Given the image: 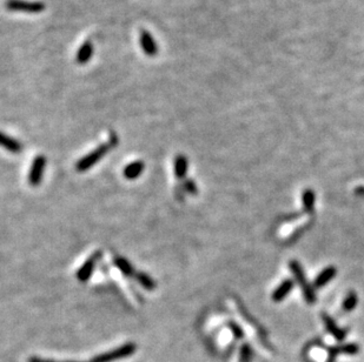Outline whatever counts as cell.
Instances as JSON below:
<instances>
[{
    "label": "cell",
    "mask_w": 364,
    "mask_h": 362,
    "mask_svg": "<svg viewBox=\"0 0 364 362\" xmlns=\"http://www.w3.org/2000/svg\"><path fill=\"white\" fill-rule=\"evenodd\" d=\"M139 40H140L141 49H143V51L146 55H149V57H155V55L157 54L158 46H157V44H156L155 39L154 37H152L151 33L147 32V31L145 30L141 31Z\"/></svg>",
    "instance_id": "ba28073f"
},
{
    "label": "cell",
    "mask_w": 364,
    "mask_h": 362,
    "mask_svg": "<svg viewBox=\"0 0 364 362\" xmlns=\"http://www.w3.org/2000/svg\"><path fill=\"white\" fill-rule=\"evenodd\" d=\"M252 352L249 345H243L241 348V355H240V362H251Z\"/></svg>",
    "instance_id": "ffe728a7"
},
{
    "label": "cell",
    "mask_w": 364,
    "mask_h": 362,
    "mask_svg": "<svg viewBox=\"0 0 364 362\" xmlns=\"http://www.w3.org/2000/svg\"><path fill=\"white\" fill-rule=\"evenodd\" d=\"M336 274H337V269L333 266H328L319 273L318 277L315 279L313 285H315L316 288H322V287L326 286L327 283H329L330 281L336 277Z\"/></svg>",
    "instance_id": "8fae6325"
},
{
    "label": "cell",
    "mask_w": 364,
    "mask_h": 362,
    "mask_svg": "<svg viewBox=\"0 0 364 362\" xmlns=\"http://www.w3.org/2000/svg\"><path fill=\"white\" fill-rule=\"evenodd\" d=\"M45 165H46V158L44 157V155H38V157H35V160H33L31 171H30V175H29V182H30V185L33 186V187L39 186V183H40Z\"/></svg>",
    "instance_id": "8992f818"
},
{
    "label": "cell",
    "mask_w": 364,
    "mask_h": 362,
    "mask_svg": "<svg viewBox=\"0 0 364 362\" xmlns=\"http://www.w3.org/2000/svg\"><path fill=\"white\" fill-rule=\"evenodd\" d=\"M230 327H231L232 332H233V335H236V338H242L243 336V333H242V329L240 327H238L237 325L232 324V322H230Z\"/></svg>",
    "instance_id": "7402d4cb"
},
{
    "label": "cell",
    "mask_w": 364,
    "mask_h": 362,
    "mask_svg": "<svg viewBox=\"0 0 364 362\" xmlns=\"http://www.w3.org/2000/svg\"><path fill=\"white\" fill-rule=\"evenodd\" d=\"M115 264L117 267H118L119 271L123 273L124 275H126V277H131V275L135 274V269H133V266L125 258L116 257L115 258Z\"/></svg>",
    "instance_id": "e0dca14e"
},
{
    "label": "cell",
    "mask_w": 364,
    "mask_h": 362,
    "mask_svg": "<svg viewBox=\"0 0 364 362\" xmlns=\"http://www.w3.org/2000/svg\"><path fill=\"white\" fill-rule=\"evenodd\" d=\"M302 199L304 211L309 214L312 213L313 208H315V193H313L312 189H305L302 196Z\"/></svg>",
    "instance_id": "2e32d148"
},
{
    "label": "cell",
    "mask_w": 364,
    "mask_h": 362,
    "mask_svg": "<svg viewBox=\"0 0 364 362\" xmlns=\"http://www.w3.org/2000/svg\"><path fill=\"white\" fill-rule=\"evenodd\" d=\"M188 159H186L184 155H177L176 159H174V165H173V169H174V175H176L178 179H183L185 177L186 171H188Z\"/></svg>",
    "instance_id": "9a60e30c"
},
{
    "label": "cell",
    "mask_w": 364,
    "mask_h": 362,
    "mask_svg": "<svg viewBox=\"0 0 364 362\" xmlns=\"http://www.w3.org/2000/svg\"><path fill=\"white\" fill-rule=\"evenodd\" d=\"M358 302V296L355 292H349L348 295L344 299L343 305H342V308H343L344 312H351L356 308Z\"/></svg>",
    "instance_id": "ac0fdd59"
},
{
    "label": "cell",
    "mask_w": 364,
    "mask_h": 362,
    "mask_svg": "<svg viewBox=\"0 0 364 362\" xmlns=\"http://www.w3.org/2000/svg\"><path fill=\"white\" fill-rule=\"evenodd\" d=\"M355 194L360 197H364V186H360V187L355 189Z\"/></svg>",
    "instance_id": "603a6c76"
},
{
    "label": "cell",
    "mask_w": 364,
    "mask_h": 362,
    "mask_svg": "<svg viewBox=\"0 0 364 362\" xmlns=\"http://www.w3.org/2000/svg\"><path fill=\"white\" fill-rule=\"evenodd\" d=\"M136 348H137V346L133 342H129V344L117 347L115 349L109 350V352L94 356V358H92V362H113L119 360V359L127 358V356L132 355L136 352Z\"/></svg>",
    "instance_id": "3957f363"
},
{
    "label": "cell",
    "mask_w": 364,
    "mask_h": 362,
    "mask_svg": "<svg viewBox=\"0 0 364 362\" xmlns=\"http://www.w3.org/2000/svg\"><path fill=\"white\" fill-rule=\"evenodd\" d=\"M94 52V47L92 45L91 41H85L82 46L79 47L77 52V63L79 65H84V64H87L90 61L91 58H92Z\"/></svg>",
    "instance_id": "7c38bea8"
},
{
    "label": "cell",
    "mask_w": 364,
    "mask_h": 362,
    "mask_svg": "<svg viewBox=\"0 0 364 362\" xmlns=\"http://www.w3.org/2000/svg\"><path fill=\"white\" fill-rule=\"evenodd\" d=\"M322 319H323L324 326H326L327 330L329 332V334L335 338L337 341H343L347 336V329H342V328L338 327L336 325V322L333 321V319L331 316H329L328 314L323 313L322 314Z\"/></svg>",
    "instance_id": "9c48e42d"
},
{
    "label": "cell",
    "mask_w": 364,
    "mask_h": 362,
    "mask_svg": "<svg viewBox=\"0 0 364 362\" xmlns=\"http://www.w3.org/2000/svg\"><path fill=\"white\" fill-rule=\"evenodd\" d=\"M136 279H137L138 282L143 286V288L147 289V291H154L156 288V282L154 279H152L151 277H149L147 274H145V273H137V274H136Z\"/></svg>",
    "instance_id": "d6986e66"
},
{
    "label": "cell",
    "mask_w": 364,
    "mask_h": 362,
    "mask_svg": "<svg viewBox=\"0 0 364 362\" xmlns=\"http://www.w3.org/2000/svg\"><path fill=\"white\" fill-rule=\"evenodd\" d=\"M144 161H135V163L129 164L124 169V177L129 180H133L138 178L144 171Z\"/></svg>",
    "instance_id": "5bb4252c"
},
{
    "label": "cell",
    "mask_w": 364,
    "mask_h": 362,
    "mask_svg": "<svg viewBox=\"0 0 364 362\" xmlns=\"http://www.w3.org/2000/svg\"><path fill=\"white\" fill-rule=\"evenodd\" d=\"M117 144H118V138H117V134L116 133H111V136L107 143L102 144L101 146L97 147L94 151L88 153L86 157L82 158L79 161H78L76 165L77 171L78 172L87 171L88 168H91V167L96 165V164L98 163L102 158H104L107 152L111 151L112 148H115V147L117 146Z\"/></svg>",
    "instance_id": "6da1fadb"
},
{
    "label": "cell",
    "mask_w": 364,
    "mask_h": 362,
    "mask_svg": "<svg viewBox=\"0 0 364 362\" xmlns=\"http://www.w3.org/2000/svg\"><path fill=\"white\" fill-rule=\"evenodd\" d=\"M358 350H360V347H358V345L356 344H343L340 345V346L330 347L329 349H328V354H329L328 362H335L336 358L341 354L355 355L357 354Z\"/></svg>",
    "instance_id": "52a82bcc"
},
{
    "label": "cell",
    "mask_w": 364,
    "mask_h": 362,
    "mask_svg": "<svg viewBox=\"0 0 364 362\" xmlns=\"http://www.w3.org/2000/svg\"><path fill=\"white\" fill-rule=\"evenodd\" d=\"M184 189L188 192V193L192 194V196H196V194L198 193V187H197L196 183L193 182V180H191V179L185 180Z\"/></svg>",
    "instance_id": "44dd1931"
},
{
    "label": "cell",
    "mask_w": 364,
    "mask_h": 362,
    "mask_svg": "<svg viewBox=\"0 0 364 362\" xmlns=\"http://www.w3.org/2000/svg\"><path fill=\"white\" fill-rule=\"evenodd\" d=\"M101 257H102L101 250L94 252L93 254L85 261V263L80 267L79 271L77 272V279L79 281H82V282H85V281H87L88 279H90L91 274H92V272L94 271V267H96V264L99 261Z\"/></svg>",
    "instance_id": "5b68a950"
},
{
    "label": "cell",
    "mask_w": 364,
    "mask_h": 362,
    "mask_svg": "<svg viewBox=\"0 0 364 362\" xmlns=\"http://www.w3.org/2000/svg\"><path fill=\"white\" fill-rule=\"evenodd\" d=\"M289 267H290V271L293 272L295 279H296L299 287L302 288L303 296H304L305 301L309 303V305H312V303L316 301V294H315V291H313L312 286L308 282L307 278H305L304 271H303L301 263H299L298 261L293 260L289 263Z\"/></svg>",
    "instance_id": "7a4b0ae2"
},
{
    "label": "cell",
    "mask_w": 364,
    "mask_h": 362,
    "mask_svg": "<svg viewBox=\"0 0 364 362\" xmlns=\"http://www.w3.org/2000/svg\"><path fill=\"white\" fill-rule=\"evenodd\" d=\"M5 6L12 12L40 13L45 10V4L41 1H29V0H7Z\"/></svg>",
    "instance_id": "277c9868"
},
{
    "label": "cell",
    "mask_w": 364,
    "mask_h": 362,
    "mask_svg": "<svg viewBox=\"0 0 364 362\" xmlns=\"http://www.w3.org/2000/svg\"><path fill=\"white\" fill-rule=\"evenodd\" d=\"M0 146L4 147L8 152L12 153H19L23 149V145H21L20 141L11 138V136L6 135L2 132H0Z\"/></svg>",
    "instance_id": "4fadbf2b"
},
{
    "label": "cell",
    "mask_w": 364,
    "mask_h": 362,
    "mask_svg": "<svg viewBox=\"0 0 364 362\" xmlns=\"http://www.w3.org/2000/svg\"><path fill=\"white\" fill-rule=\"evenodd\" d=\"M294 286H295V282L293 280H290V279L284 280L278 287H277L276 289H275L274 293H272L271 295L272 300H274L275 302L283 301V300L288 296V294L293 291Z\"/></svg>",
    "instance_id": "30bf717a"
}]
</instances>
